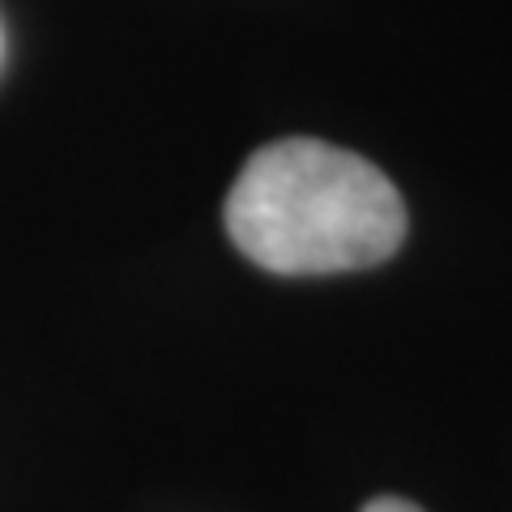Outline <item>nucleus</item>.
<instances>
[{"label":"nucleus","mask_w":512,"mask_h":512,"mask_svg":"<svg viewBox=\"0 0 512 512\" xmlns=\"http://www.w3.org/2000/svg\"><path fill=\"white\" fill-rule=\"evenodd\" d=\"M227 231L269 274H346L397 252L406 205L367 158L291 137L244 163L227 197Z\"/></svg>","instance_id":"1"},{"label":"nucleus","mask_w":512,"mask_h":512,"mask_svg":"<svg viewBox=\"0 0 512 512\" xmlns=\"http://www.w3.org/2000/svg\"><path fill=\"white\" fill-rule=\"evenodd\" d=\"M363 512H423V508H414V504H406V500H372Z\"/></svg>","instance_id":"2"}]
</instances>
